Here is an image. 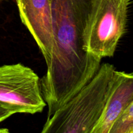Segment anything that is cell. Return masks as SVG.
<instances>
[{
	"label": "cell",
	"instance_id": "8992f818",
	"mask_svg": "<svg viewBox=\"0 0 133 133\" xmlns=\"http://www.w3.org/2000/svg\"><path fill=\"white\" fill-rule=\"evenodd\" d=\"M133 132V101L113 123L109 133Z\"/></svg>",
	"mask_w": 133,
	"mask_h": 133
},
{
	"label": "cell",
	"instance_id": "ba28073f",
	"mask_svg": "<svg viewBox=\"0 0 133 133\" xmlns=\"http://www.w3.org/2000/svg\"><path fill=\"white\" fill-rule=\"evenodd\" d=\"M0 133H10L6 129H0Z\"/></svg>",
	"mask_w": 133,
	"mask_h": 133
},
{
	"label": "cell",
	"instance_id": "52a82bcc",
	"mask_svg": "<svg viewBox=\"0 0 133 133\" xmlns=\"http://www.w3.org/2000/svg\"><path fill=\"white\" fill-rule=\"evenodd\" d=\"M14 114V113L0 104V123Z\"/></svg>",
	"mask_w": 133,
	"mask_h": 133
},
{
	"label": "cell",
	"instance_id": "5b68a950",
	"mask_svg": "<svg viewBox=\"0 0 133 133\" xmlns=\"http://www.w3.org/2000/svg\"><path fill=\"white\" fill-rule=\"evenodd\" d=\"M22 22L37 44L45 63L53 45V0H15Z\"/></svg>",
	"mask_w": 133,
	"mask_h": 133
},
{
	"label": "cell",
	"instance_id": "9c48e42d",
	"mask_svg": "<svg viewBox=\"0 0 133 133\" xmlns=\"http://www.w3.org/2000/svg\"><path fill=\"white\" fill-rule=\"evenodd\" d=\"M131 133H133V132H131Z\"/></svg>",
	"mask_w": 133,
	"mask_h": 133
},
{
	"label": "cell",
	"instance_id": "7a4b0ae2",
	"mask_svg": "<svg viewBox=\"0 0 133 133\" xmlns=\"http://www.w3.org/2000/svg\"><path fill=\"white\" fill-rule=\"evenodd\" d=\"M118 71L110 64H101L90 82L48 118L40 133H88L102 115Z\"/></svg>",
	"mask_w": 133,
	"mask_h": 133
},
{
	"label": "cell",
	"instance_id": "6da1fadb",
	"mask_svg": "<svg viewBox=\"0 0 133 133\" xmlns=\"http://www.w3.org/2000/svg\"><path fill=\"white\" fill-rule=\"evenodd\" d=\"M92 0H53V45L47 71L40 79L48 118L90 82L101 59L84 49V31Z\"/></svg>",
	"mask_w": 133,
	"mask_h": 133
},
{
	"label": "cell",
	"instance_id": "277c9868",
	"mask_svg": "<svg viewBox=\"0 0 133 133\" xmlns=\"http://www.w3.org/2000/svg\"><path fill=\"white\" fill-rule=\"evenodd\" d=\"M0 104L14 114L41 112L46 103L37 74L20 63L0 66Z\"/></svg>",
	"mask_w": 133,
	"mask_h": 133
},
{
	"label": "cell",
	"instance_id": "3957f363",
	"mask_svg": "<svg viewBox=\"0 0 133 133\" xmlns=\"http://www.w3.org/2000/svg\"><path fill=\"white\" fill-rule=\"evenodd\" d=\"M130 0H92L84 31V49L102 59L114 56L125 32Z\"/></svg>",
	"mask_w": 133,
	"mask_h": 133
}]
</instances>
